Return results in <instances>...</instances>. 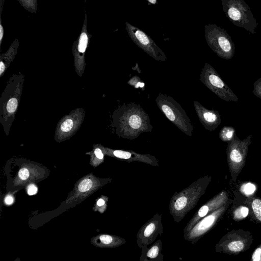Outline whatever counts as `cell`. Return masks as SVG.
<instances>
[{
  "label": "cell",
  "instance_id": "6da1fadb",
  "mask_svg": "<svg viewBox=\"0 0 261 261\" xmlns=\"http://www.w3.org/2000/svg\"><path fill=\"white\" fill-rule=\"evenodd\" d=\"M112 119L117 135L122 138L134 140L142 133L151 132L153 129L148 115L134 102L120 106L114 111Z\"/></svg>",
  "mask_w": 261,
  "mask_h": 261
},
{
  "label": "cell",
  "instance_id": "7a4b0ae2",
  "mask_svg": "<svg viewBox=\"0 0 261 261\" xmlns=\"http://www.w3.org/2000/svg\"><path fill=\"white\" fill-rule=\"evenodd\" d=\"M211 176L201 177L179 192L173 194L169 205L174 221L179 223L198 202L211 181Z\"/></svg>",
  "mask_w": 261,
  "mask_h": 261
},
{
  "label": "cell",
  "instance_id": "3957f363",
  "mask_svg": "<svg viewBox=\"0 0 261 261\" xmlns=\"http://www.w3.org/2000/svg\"><path fill=\"white\" fill-rule=\"evenodd\" d=\"M24 75L20 71L13 74L7 82L0 98L1 120L5 124L13 122L22 94Z\"/></svg>",
  "mask_w": 261,
  "mask_h": 261
},
{
  "label": "cell",
  "instance_id": "277c9868",
  "mask_svg": "<svg viewBox=\"0 0 261 261\" xmlns=\"http://www.w3.org/2000/svg\"><path fill=\"white\" fill-rule=\"evenodd\" d=\"M155 102L170 121L188 136H192L194 127L178 102L172 97L161 93L156 97Z\"/></svg>",
  "mask_w": 261,
  "mask_h": 261
},
{
  "label": "cell",
  "instance_id": "5b68a950",
  "mask_svg": "<svg viewBox=\"0 0 261 261\" xmlns=\"http://www.w3.org/2000/svg\"><path fill=\"white\" fill-rule=\"evenodd\" d=\"M226 16L235 25L254 34L258 25L249 6L243 0H221Z\"/></svg>",
  "mask_w": 261,
  "mask_h": 261
},
{
  "label": "cell",
  "instance_id": "8992f818",
  "mask_svg": "<svg viewBox=\"0 0 261 261\" xmlns=\"http://www.w3.org/2000/svg\"><path fill=\"white\" fill-rule=\"evenodd\" d=\"M204 33L208 46L218 56L226 60L233 57L234 44L224 29L210 23L204 26Z\"/></svg>",
  "mask_w": 261,
  "mask_h": 261
},
{
  "label": "cell",
  "instance_id": "52a82bcc",
  "mask_svg": "<svg viewBox=\"0 0 261 261\" xmlns=\"http://www.w3.org/2000/svg\"><path fill=\"white\" fill-rule=\"evenodd\" d=\"M252 135L240 140L236 135L228 142L226 148L227 161L229 170L233 182L244 168L248 151V147L251 143Z\"/></svg>",
  "mask_w": 261,
  "mask_h": 261
},
{
  "label": "cell",
  "instance_id": "ba28073f",
  "mask_svg": "<svg viewBox=\"0 0 261 261\" xmlns=\"http://www.w3.org/2000/svg\"><path fill=\"white\" fill-rule=\"evenodd\" d=\"M253 238L249 231L232 229L224 235L216 244V252L237 255L249 249Z\"/></svg>",
  "mask_w": 261,
  "mask_h": 261
},
{
  "label": "cell",
  "instance_id": "9c48e42d",
  "mask_svg": "<svg viewBox=\"0 0 261 261\" xmlns=\"http://www.w3.org/2000/svg\"><path fill=\"white\" fill-rule=\"evenodd\" d=\"M200 81L221 99L229 102H238V97L221 79L210 64L206 63L201 70Z\"/></svg>",
  "mask_w": 261,
  "mask_h": 261
},
{
  "label": "cell",
  "instance_id": "30bf717a",
  "mask_svg": "<svg viewBox=\"0 0 261 261\" xmlns=\"http://www.w3.org/2000/svg\"><path fill=\"white\" fill-rule=\"evenodd\" d=\"M232 202V200L230 199L226 204L200 220L184 235L185 241L193 244L197 242L219 222Z\"/></svg>",
  "mask_w": 261,
  "mask_h": 261
},
{
  "label": "cell",
  "instance_id": "8fae6325",
  "mask_svg": "<svg viewBox=\"0 0 261 261\" xmlns=\"http://www.w3.org/2000/svg\"><path fill=\"white\" fill-rule=\"evenodd\" d=\"M126 30L133 41L138 47L158 61L167 60L164 52L155 42L141 29L125 22Z\"/></svg>",
  "mask_w": 261,
  "mask_h": 261
},
{
  "label": "cell",
  "instance_id": "7c38bea8",
  "mask_svg": "<svg viewBox=\"0 0 261 261\" xmlns=\"http://www.w3.org/2000/svg\"><path fill=\"white\" fill-rule=\"evenodd\" d=\"M85 115L84 109L80 108L73 110L69 114L64 116L57 126L55 135L56 141H63L73 135L81 126Z\"/></svg>",
  "mask_w": 261,
  "mask_h": 261
},
{
  "label": "cell",
  "instance_id": "4fadbf2b",
  "mask_svg": "<svg viewBox=\"0 0 261 261\" xmlns=\"http://www.w3.org/2000/svg\"><path fill=\"white\" fill-rule=\"evenodd\" d=\"M91 37L92 35L87 30V16L85 12L81 32L77 39L73 42L72 47L75 70L81 77H82L86 68L85 53Z\"/></svg>",
  "mask_w": 261,
  "mask_h": 261
},
{
  "label": "cell",
  "instance_id": "5bb4252c",
  "mask_svg": "<svg viewBox=\"0 0 261 261\" xmlns=\"http://www.w3.org/2000/svg\"><path fill=\"white\" fill-rule=\"evenodd\" d=\"M111 181V178H99L92 174H88L77 182L73 191L69 195V197L66 202L69 203L85 199Z\"/></svg>",
  "mask_w": 261,
  "mask_h": 261
},
{
  "label": "cell",
  "instance_id": "9a60e30c",
  "mask_svg": "<svg viewBox=\"0 0 261 261\" xmlns=\"http://www.w3.org/2000/svg\"><path fill=\"white\" fill-rule=\"evenodd\" d=\"M163 233L162 215L157 213L138 230L136 235V243L138 247L141 249L143 246L151 245Z\"/></svg>",
  "mask_w": 261,
  "mask_h": 261
},
{
  "label": "cell",
  "instance_id": "2e32d148",
  "mask_svg": "<svg viewBox=\"0 0 261 261\" xmlns=\"http://www.w3.org/2000/svg\"><path fill=\"white\" fill-rule=\"evenodd\" d=\"M230 200L229 194L225 190L221 191L210 199L199 208L187 223L184 229V235L187 234L200 220L223 206Z\"/></svg>",
  "mask_w": 261,
  "mask_h": 261
},
{
  "label": "cell",
  "instance_id": "e0dca14e",
  "mask_svg": "<svg viewBox=\"0 0 261 261\" xmlns=\"http://www.w3.org/2000/svg\"><path fill=\"white\" fill-rule=\"evenodd\" d=\"M105 154L122 159L127 162H140L153 166H159V161L154 156L150 154H141L134 151L114 150L103 147Z\"/></svg>",
  "mask_w": 261,
  "mask_h": 261
},
{
  "label": "cell",
  "instance_id": "ac0fdd59",
  "mask_svg": "<svg viewBox=\"0 0 261 261\" xmlns=\"http://www.w3.org/2000/svg\"><path fill=\"white\" fill-rule=\"evenodd\" d=\"M193 105L200 123L206 130L213 131L219 126L221 118L218 111L208 110L197 101H194Z\"/></svg>",
  "mask_w": 261,
  "mask_h": 261
},
{
  "label": "cell",
  "instance_id": "d6986e66",
  "mask_svg": "<svg viewBox=\"0 0 261 261\" xmlns=\"http://www.w3.org/2000/svg\"><path fill=\"white\" fill-rule=\"evenodd\" d=\"M235 199L248 205L250 208L249 217L250 219L261 224V198L253 196L247 198L237 192Z\"/></svg>",
  "mask_w": 261,
  "mask_h": 261
},
{
  "label": "cell",
  "instance_id": "ffe728a7",
  "mask_svg": "<svg viewBox=\"0 0 261 261\" xmlns=\"http://www.w3.org/2000/svg\"><path fill=\"white\" fill-rule=\"evenodd\" d=\"M126 243L122 237L109 234H99L91 240L94 246L102 248H113L120 246Z\"/></svg>",
  "mask_w": 261,
  "mask_h": 261
},
{
  "label": "cell",
  "instance_id": "44dd1931",
  "mask_svg": "<svg viewBox=\"0 0 261 261\" xmlns=\"http://www.w3.org/2000/svg\"><path fill=\"white\" fill-rule=\"evenodd\" d=\"M141 249L139 261H164L161 240L156 241L148 246H143Z\"/></svg>",
  "mask_w": 261,
  "mask_h": 261
},
{
  "label": "cell",
  "instance_id": "7402d4cb",
  "mask_svg": "<svg viewBox=\"0 0 261 261\" xmlns=\"http://www.w3.org/2000/svg\"><path fill=\"white\" fill-rule=\"evenodd\" d=\"M19 42L15 38L8 50L0 56V77H2L14 60L18 50Z\"/></svg>",
  "mask_w": 261,
  "mask_h": 261
},
{
  "label": "cell",
  "instance_id": "603a6c76",
  "mask_svg": "<svg viewBox=\"0 0 261 261\" xmlns=\"http://www.w3.org/2000/svg\"><path fill=\"white\" fill-rule=\"evenodd\" d=\"M231 207V217L236 222H239L245 219L249 216L250 208L248 205L234 199Z\"/></svg>",
  "mask_w": 261,
  "mask_h": 261
},
{
  "label": "cell",
  "instance_id": "cb8c5ba5",
  "mask_svg": "<svg viewBox=\"0 0 261 261\" xmlns=\"http://www.w3.org/2000/svg\"><path fill=\"white\" fill-rule=\"evenodd\" d=\"M239 191L243 196L250 198L255 196L257 191V185L251 181L244 182L240 185Z\"/></svg>",
  "mask_w": 261,
  "mask_h": 261
},
{
  "label": "cell",
  "instance_id": "d4e9b609",
  "mask_svg": "<svg viewBox=\"0 0 261 261\" xmlns=\"http://www.w3.org/2000/svg\"><path fill=\"white\" fill-rule=\"evenodd\" d=\"M104 151L103 146L99 145V147H96L92 151L91 159V164L93 167H96L103 162Z\"/></svg>",
  "mask_w": 261,
  "mask_h": 261
},
{
  "label": "cell",
  "instance_id": "484cf974",
  "mask_svg": "<svg viewBox=\"0 0 261 261\" xmlns=\"http://www.w3.org/2000/svg\"><path fill=\"white\" fill-rule=\"evenodd\" d=\"M234 128L231 126L223 127L219 133V138L223 142L230 141L235 135Z\"/></svg>",
  "mask_w": 261,
  "mask_h": 261
},
{
  "label": "cell",
  "instance_id": "4316f807",
  "mask_svg": "<svg viewBox=\"0 0 261 261\" xmlns=\"http://www.w3.org/2000/svg\"><path fill=\"white\" fill-rule=\"evenodd\" d=\"M20 5L31 13L37 12V0H18Z\"/></svg>",
  "mask_w": 261,
  "mask_h": 261
},
{
  "label": "cell",
  "instance_id": "83f0119b",
  "mask_svg": "<svg viewBox=\"0 0 261 261\" xmlns=\"http://www.w3.org/2000/svg\"><path fill=\"white\" fill-rule=\"evenodd\" d=\"M108 199V197L106 196L99 198L94 207L95 211H98L100 213H103L107 208Z\"/></svg>",
  "mask_w": 261,
  "mask_h": 261
},
{
  "label": "cell",
  "instance_id": "f1b7e54d",
  "mask_svg": "<svg viewBox=\"0 0 261 261\" xmlns=\"http://www.w3.org/2000/svg\"><path fill=\"white\" fill-rule=\"evenodd\" d=\"M252 92L255 96L261 99V77L253 83Z\"/></svg>",
  "mask_w": 261,
  "mask_h": 261
},
{
  "label": "cell",
  "instance_id": "f546056e",
  "mask_svg": "<svg viewBox=\"0 0 261 261\" xmlns=\"http://www.w3.org/2000/svg\"><path fill=\"white\" fill-rule=\"evenodd\" d=\"M31 171L28 168H23L21 169L18 174V177L20 180L22 181L26 180L29 179L31 176Z\"/></svg>",
  "mask_w": 261,
  "mask_h": 261
},
{
  "label": "cell",
  "instance_id": "4dcf8cb0",
  "mask_svg": "<svg viewBox=\"0 0 261 261\" xmlns=\"http://www.w3.org/2000/svg\"><path fill=\"white\" fill-rule=\"evenodd\" d=\"M250 261H261V244L252 252Z\"/></svg>",
  "mask_w": 261,
  "mask_h": 261
},
{
  "label": "cell",
  "instance_id": "1f68e13d",
  "mask_svg": "<svg viewBox=\"0 0 261 261\" xmlns=\"http://www.w3.org/2000/svg\"><path fill=\"white\" fill-rule=\"evenodd\" d=\"M5 0H1L0 1V49L2 45V43L4 37V30L3 28V26L2 24V11L3 9V6L4 5Z\"/></svg>",
  "mask_w": 261,
  "mask_h": 261
},
{
  "label": "cell",
  "instance_id": "d6a6232c",
  "mask_svg": "<svg viewBox=\"0 0 261 261\" xmlns=\"http://www.w3.org/2000/svg\"><path fill=\"white\" fill-rule=\"evenodd\" d=\"M27 191L29 195H33L37 193L38 189L35 184H32L27 186Z\"/></svg>",
  "mask_w": 261,
  "mask_h": 261
},
{
  "label": "cell",
  "instance_id": "836d02e7",
  "mask_svg": "<svg viewBox=\"0 0 261 261\" xmlns=\"http://www.w3.org/2000/svg\"><path fill=\"white\" fill-rule=\"evenodd\" d=\"M4 202L6 205H11L14 202V197L11 194H8L5 197Z\"/></svg>",
  "mask_w": 261,
  "mask_h": 261
},
{
  "label": "cell",
  "instance_id": "e575fe53",
  "mask_svg": "<svg viewBox=\"0 0 261 261\" xmlns=\"http://www.w3.org/2000/svg\"><path fill=\"white\" fill-rule=\"evenodd\" d=\"M15 261H20L19 258H17V259H16Z\"/></svg>",
  "mask_w": 261,
  "mask_h": 261
}]
</instances>
